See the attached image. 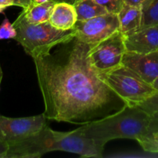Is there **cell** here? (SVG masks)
Listing matches in <instances>:
<instances>
[{
    "label": "cell",
    "instance_id": "obj_1",
    "mask_svg": "<svg viewBox=\"0 0 158 158\" xmlns=\"http://www.w3.org/2000/svg\"><path fill=\"white\" fill-rule=\"evenodd\" d=\"M54 48L33 58L46 118L85 124L129 105L93 67L89 44L75 36Z\"/></svg>",
    "mask_w": 158,
    "mask_h": 158
},
{
    "label": "cell",
    "instance_id": "obj_2",
    "mask_svg": "<svg viewBox=\"0 0 158 158\" xmlns=\"http://www.w3.org/2000/svg\"><path fill=\"white\" fill-rule=\"evenodd\" d=\"M150 115L138 106L127 105L120 110L103 118L85 123L78 129L87 137L102 147L117 139L137 141L147 133Z\"/></svg>",
    "mask_w": 158,
    "mask_h": 158
},
{
    "label": "cell",
    "instance_id": "obj_3",
    "mask_svg": "<svg viewBox=\"0 0 158 158\" xmlns=\"http://www.w3.org/2000/svg\"><path fill=\"white\" fill-rule=\"evenodd\" d=\"M12 24L16 30L14 40L32 58L44 55L57 45L67 43L76 36L74 29L60 30L51 26L49 22L31 24L26 21L23 11Z\"/></svg>",
    "mask_w": 158,
    "mask_h": 158
},
{
    "label": "cell",
    "instance_id": "obj_4",
    "mask_svg": "<svg viewBox=\"0 0 158 158\" xmlns=\"http://www.w3.org/2000/svg\"><path fill=\"white\" fill-rule=\"evenodd\" d=\"M102 75L107 84L130 106H137L156 91L151 84L124 65Z\"/></svg>",
    "mask_w": 158,
    "mask_h": 158
},
{
    "label": "cell",
    "instance_id": "obj_5",
    "mask_svg": "<svg viewBox=\"0 0 158 158\" xmlns=\"http://www.w3.org/2000/svg\"><path fill=\"white\" fill-rule=\"evenodd\" d=\"M125 52V35L118 30L99 43L90 45L88 57L93 67L102 74L122 66Z\"/></svg>",
    "mask_w": 158,
    "mask_h": 158
},
{
    "label": "cell",
    "instance_id": "obj_6",
    "mask_svg": "<svg viewBox=\"0 0 158 158\" xmlns=\"http://www.w3.org/2000/svg\"><path fill=\"white\" fill-rule=\"evenodd\" d=\"M104 147L84 135L80 130L60 132L54 131L52 151H64L85 157H102Z\"/></svg>",
    "mask_w": 158,
    "mask_h": 158
},
{
    "label": "cell",
    "instance_id": "obj_7",
    "mask_svg": "<svg viewBox=\"0 0 158 158\" xmlns=\"http://www.w3.org/2000/svg\"><path fill=\"white\" fill-rule=\"evenodd\" d=\"M44 113L33 117L11 118L0 115V140L15 143L41 131L47 125Z\"/></svg>",
    "mask_w": 158,
    "mask_h": 158
},
{
    "label": "cell",
    "instance_id": "obj_8",
    "mask_svg": "<svg viewBox=\"0 0 158 158\" xmlns=\"http://www.w3.org/2000/svg\"><path fill=\"white\" fill-rule=\"evenodd\" d=\"M54 131L48 125L36 134L9 144L6 158H39L52 152Z\"/></svg>",
    "mask_w": 158,
    "mask_h": 158
},
{
    "label": "cell",
    "instance_id": "obj_9",
    "mask_svg": "<svg viewBox=\"0 0 158 158\" xmlns=\"http://www.w3.org/2000/svg\"><path fill=\"white\" fill-rule=\"evenodd\" d=\"M74 29L76 37L84 43L94 45L119 30L117 14L106 13L84 21H77Z\"/></svg>",
    "mask_w": 158,
    "mask_h": 158
},
{
    "label": "cell",
    "instance_id": "obj_10",
    "mask_svg": "<svg viewBox=\"0 0 158 158\" xmlns=\"http://www.w3.org/2000/svg\"><path fill=\"white\" fill-rule=\"evenodd\" d=\"M122 65L152 84L158 78V51L146 54L126 52L122 59Z\"/></svg>",
    "mask_w": 158,
    "mask_h": 158
},
{
    "label": "cell",
    "instance_id": "obj_11",
    "mask_svg": "<svg viewBox=\"0 0 158 158\" xmlns=\"http://www.w3.org/2000/svg\"><path fill=\"white\" fill-rule=\"evenodd\" d=\"M126 52L146 54L158 51V25L125 35Z\"/></svg>",
    "mask_w": 158,
    "mask_h": 158
},
{
    "label": "cell",
    "instance_id": "obj_12",
    "mask_svg": "<svg viewBox=\"0 0 158 158\" xmlns=\"http://www.w3.org/2000/svg\"><path fill=\"white\" fill-rule=\"evenodd\" d=\"M77 21L74 6L67 2H56L48 22L56 29L65 31L74 29Z\"/></svg>",
    "mask_w": 158,
    "mask_h": 158
},
{
    "label": "cell",
    "instance_id": "obj_13",
    "mask_svg": "<svg viewBox=\"0 0 158 158\" xmlns=\"http://www.w3.org/2000/svg\"><path fill=\"white\" fill-rule=\"evenodd\" d=\"M119 30L125 35L133 33L140 29L142 22L141 6L125 4L117 13Z\"/></svg>",
    "mask_w": 158,
    "mask_h": 158
},
{
    "label": "cell",
    "instance_id": "obj_14",
    "mask_svg": "<svg viewBox=\"0 0 158 158\" xmlns=\"http://www.w3.org/2000/svg\"><path fill=\"white\" fill-rule=\"evenodd\" d=\"M55 2L54 0L44 3L33 2L23 9V12L26 21L31 24H40L49 21Z\"/></svg>",
    "mask_w": 158,
    "mask_h": 158
},
{
    "label": "cell",
    "instance_id": "obj_15",
    "mask_svg": "<svg viewBox=\"0 0 158 158\" xmlns=\"http://www.w3.org/2000/svg\"><path fill=\"white\" fill-rule=\"evenodd\" d=\"M77 21H84L108 13L106 9L95 0H80L74 5Z\"/></svg>",
    "mask_w": 158,
    "mask_h": 158
},
{
    "label": "cell",
    "instance_id": "obj_16",
    "mask_svg": "<svg viewBox=\"0 0 158 158\" xmlns=\"http://www.w3.org/2000/svg\"><path fill=\"white\" fill-rule=\"evenodd\" d=\"M142 22L140 29L158 25V0H147L141 6Z\"/></svg>",
    "mask_w": 158,
    "mask_h": 158
},
{
    "label": "cell",
    "instance_id": "obj_17",
    "mask_svg": "<svg viewBox=\"0 0 158 158\" xmlns=\"http://www.w3.org/2000/svg\"><path fill=\"white\" fill-rule=\"evenodd\" d=\"M143 151L158 154V134H146L137 140Z\"/></svg>",
    "mask_w": 158,
    "mask_h": 158
},
{
    "label": "cell",
    "instance_id": "obj_18",
    "mask_svg": "<svg viewBox=\"0 0 158 158\" xmlns=\"http://www.w3.org/2000/svg\"><path fill=\"white\" fill-rule=\"evenodd\" d=\"M137 106L149 115H152L153 113L158 111V91H156L153 95L141 102Z\"/></svg>",
    "mask_w": 158,
    "mask_h": 158
},
{
    "label": "cell",
    "instance_id": "obj_19",
    "mask_svg": "<svg viewBox=\"0 0 158 158\" xmlns=\"http://www.w3.org/2000/svg\"><path fill=\"white\" fill-rule=\"evenodd\" d=\"M16 36V30L13 24L9 22L8 18H5L0 24V40L15 39Z\"/></svg>",
    "mask_w": 158,
    "mask_h": 158
},
{
    "label": "cell",
    "instance_id": "obj_20",
    "mask_svg": "<svg viewBox=\"0 0 158 158\" xmlns=\"http://www.w3.org/2000/svg\"><path fill=\"white\" fill-rule=\"evenodd\" d=\"M108 13L117 14L124 5V0H95Z\"/></svg>",
    "mask_w": 158,
    "mask_h": 158
},
{
    "label": "cell",
    "instance_id": "obj_21",
    "mask_svg": "<svg viewBox=\"0 0 158 158\" xmlns=\"http://www.w3.org/2000/svg\"><path fill=\"white\" fill-rule=\"evenodd\" d=\"M147 134H158V111L150 115Z\"/></svg>",
    "mask_w": 158,
    "mask_h": 158
},
{
    "label": "cell",
    "instance_id": "obj_22",
    "mask_svg": "<svg viewBox=\"0 0 158 158\" xmlns=\"http://www.w3.org/2000/svg\"><path fill=\"white\" fill-rule=\"evenodd\" d=\"M14 6L13 0H0V13L4 12L8 7Z\"/></svg>",
    "mask_w": 158,
    "mask_h": 158
},
{
    "label": "cell",
    "instance_id": "obj_23",
    "mask_svg": "<svg viewBox=\"0 0 158 158\" xmlns=\"http://www.w3.org/2000/svg\"><path fill=\"white\" fill-rule=\"evenodd\" d=\"M8 150H9L8 143L0 140V158H6Z\"/></svg>",
    "mask_w": 158,
    "mask_h": 158
},
{
    "label": "cell",
    "instance_id": "obj_24",
    "mask_svg": "<svg viewBox=\"0 0 158 158\" xmlns=\"http://www.w3.org/2000/svg\"><path fill=\"white\" fill-rule=\"evenodd\" d=\"M14 6H20L23 9L28 7L31 3L33 2V0H13Z\"/></svg>",
    "mask_w": 158,
    "mask_h": 158
},
{
    "label": "cell",
    "instance_id": "obj_25",
    "mask_svg": "<svg viewBox=\"0 0 158 158\" xmlns=\"http://www.w3.org/2000/svg\"><path fill=\"white\" fill-rule=\"evenodd\" d=\"M147 0H124L125 4L134 6H141Z\"/></svg>",
    "mask_w": 158,
    "mask_h": 158
},
{
    "label": "cell",
    "instance_id": "obj_26",
    "mask_svg": "<svg viewBox=\"0 0 158 158\" xmlns=\"http://www.w3.org/2000/svg\"><path fill=\"white\" fill-rule=\"evenodd\" d=\"M54 1L55 2H67L74 6V5L77 2H78L80 0H54Z\"/></svg>",
    "mask_w": 158,
    "mask_h": 158
},
{
    "label": "cell",
    "instance_id": "obj_27",
    "mask_svg": "<svg viewBox=\"0 0 158 158\" xmlns=\"http://www.w3.org/2000/svg\"><path fill=\"white\" fill-rule=\"evenodd\" d=\"M151 85L156 91H158V78L156 79V80H155Z\"/></svg>",
    "mask_w": 158,
    "mask_h": 158
},
{
    "label": "cell",
    "instance_id": "obj_28",
    "mask_svg": "<svg viewBox=\"0 0 158 158\" xmlns=\"http://www.w3.org/2000/svg\"><path fill=\"white\" fill-rule=\"evenodd\" d=\"M33 2L35 3H44V2H47L51 1V0H33Z\"/></svg>",
    "mask_w": 158,
    "mask_h": 158
},
{
    "label": "cell",
    "instance_id": "obj_29",
    "mask_svg": "<svg viewBox=\"0 0 158 158\" xmlns=\"http://www.w3.org/2000/svg\"><path fill=\"white\" fill-rule=\"evenodd\" d=\"M2 70L1 65H0V83L2 82Z\"/></svg>",
    "mask_w": 158,
    "mask_h": 158
}]
</instances>
